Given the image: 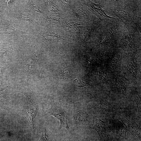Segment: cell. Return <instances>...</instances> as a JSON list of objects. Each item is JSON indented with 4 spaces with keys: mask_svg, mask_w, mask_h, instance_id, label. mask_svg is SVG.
<instances>
[{
    "mask_svg": "<svg viewBox=\"0 0 141 141\" xmlns=\"http://www.w3.org/2000/svg\"><path fill=\"white\" fill-rule=\"evenodd\" d=\"M50 115L54 116L60 121L59 130L62 128H65L70 132V131L67 122L68 116L63 108L58 107L54 108L52 109Z\"/></svg>",
    "mask_w": 141,
    "mask_h": 141,
    "instance_id": "obj_1",
    "label": "cell"
},
{
    "mask_svg": "<svg viewBox=\"0 0 141 141\" xmlns=\"http://www.w3.org/2000/svg\"><path fill=\"white\" fill-rule=\"evenodd\" d=\"M27 101L28 105L26 111L27 116L30 125L33 129L34 128V119L37 114L38 108L34 102L33 98L28 94H25Z\"/></svg>",
    "mask_w": 141,
    "mask_h": 141,
    "instance_id": "obj_2",
    "label": "cell"
},
{
    "mask_svg": "<svg viewBox=\"0 0 141 141\" xmlns=\"http://www.w3.org/2000/svg\"><path fill=\"white\" fill-rule=\"evenodd\" d=\"M60 74L61 76L64 78H68L71 76L70 70L68 67H65L61 71Z\"/></svg>",
    "mask_w": 141,
    "mask_h": 141,
    "instance_id": "obj_3",
    "label": "cell"
},
{
    "mask_svg": "<svg viewBox=\"0 0 141 141\" xmlns=\"http://www.w3.org/2000/svg\"><path fill=\"white\" fill-rule=\"evenodd\" d=\"M86 80L83 79H78L77 78H76L74 80V82L76 86L79 87H83V85L84 87H85L84 85L85 84H87V83H85V82H87V81Z\"/></svg>",
    "mask_w": 141,
    "mask_h": 141,
    "instance_id": "obj_4",
    "label": "cell"
},
{
    "mask_svg": "<svg viewBox=\"0 0 141 141\" xmlns=\"http://www.w3.org/2000/svg\"><path fill=\"white\" fill-rule=\"evenodd\" d=\"M46 129L44 131L42 132L41 137L39 141H48L47 138Z\"/></svg>",
    "mask_w": 141,
    "mask_h": 141,
    "instance_id": "obj_5",
    "label": "cell"
},
{
    "mask_svg": "<svg viewBox=\"0 0 141 141\" xmlns=\"http://www.w3.org/2000/svg\"><path fill=\"white\" fill-rule=\"evenodd\" d=\"M3 69V68L0 67V83L1 84H2L3 83V80L2 76V72Z\"/></svg>",
    "mask_w": 141,
    "mask_h": 141,
    "instance_id": "obj_6",
    "label": "cell"
},
{
    "mask_svg": "<svg viewBox=\"0 0 141 141\" xmlns=\"http://www.w3.org/2000/svg\"><path fill=\"white\" fill-rule=\"evenodd\" d=\"M5 89V88L0 89V99L3 98L4 91Z\"/></svg>",
    "mask_w": 141,
    "mask_h": 141,
    "instance_id": "obj_7",
    "label": "cell"
}]
</instances>
